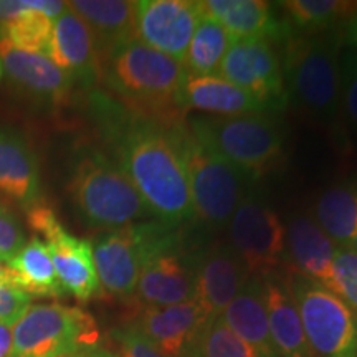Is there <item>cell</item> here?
<instances>
[{
  "label": "cell",
  "instance_id": "obj_29",
  "mask_svg": "<svg viewBox=\"0 0 357 357\" xmlns=\"http://www.w3.org/2000/svg\"><path fill=\"white\" fill-rule=\"evenodd\" d=\"M278 6L287 15L289 29L294 26L301 33L337 29L357 10V2L344 0H287Z\"/></svg>",
  "mask_w": 357,
  "mask_h": 357
},
{
  "label": "cell",
  "instance_id": "obj_13",
  "mask_svg": "<svg viewBox=\"0 0 357 357\" xmlns=\"http://www.w3.org/2000/svg\"><path fill=\"white\" fill-rule=\"evenodd\" d=\"M197 255L181 245L177 227L147 257L137 280L136 296L144 306H171L195 298Z\"/></svg>",
  "mask_w": 357,
  "mask_h": 357
},
{
  "label": "cell",
  "instance_id": "obj_17",
  "mask_svg": "<svg viewBox=\"0 0 357 357\" xmlns=\"http://www.w3.org/2000/svg\"><path fill=\"white\" fill-rule=\"evenodd\" d=\"M47 56L60 66L73 83L91 88L101 82V58L95 37L88 25L68 6L53 22Z\"/></svg>",
  "mask_w": 357,
  "mask_h": 357
},
{
  "label": "cell",
  "instance_id": "obj_14",
  "mask_svg": "<svg viewBox=\"0 0 357 357\" xmlns=\"http://www.w3.org/2000/svg\"><path fill=\"white\" fill-rule=\"evenodd\" d=\"M195 0H141L136 2V37L177 61H184L200 19Z\"/></svg>",
  "mask_w": 357,
  "mask_h": 357
},
{
  "label": "cell",
  "instance_id": "obj_30",
  "mask_svg": "<svg viewBox=\"0 0 357 357\" xmlns=\"http://www.w3.org/2000/svg\"><path fill=\"white\" fill-rule=\"evenodd\" d=\"M53 19L35 8V0H29V8L17 13L3 26L2 37L19 50L47 56L52 42Z\"/></svg>",
  "mask_w": 357,
  "mask_h": 357
},
{
  "label": "cell",
  "instance_id": "obj_5",
  "mask_svg": "<svg viewBox=\"0 0 357 357\" xmlns=\"http://www.w3.org/2000/svg\"><path fill=\"white\" fill-rule=\"evenodd\" d=\"M172 129L189 178L195 217L217 229L229 225L236 207L253 190L255 177L204 144L184 121Z\"/></svg>",
  "mask_w": 357,
  "mask_h": 357
},
{
  "label": "cell",
  "instance_id": "obj_7",
  "mask_svg": "<svg viewBox=\"0 0 357 357\" xmlns=\"http://www.w3.org/2000/svg\"><path fill=\"white\" fill-rule=\"evenodd\" d=\"M314 357H357V316L337 294L318 281L284 270Z\"/></svg>",
  "mask_w": 357,
  "mask_h": 357
},
{
  "label": "cell",
  "instance_id": "obj_25",
  "mask_svg": "<svg viewBox=\"0 0 357 357\" xmlns=\"http://www.w3.org/2000/svg\"><path fill=\"white\" fill-rule=\"evenodd\" d=\"M227 326L260 357H278L268 328V314L261 276L252 275L234 301L222 312Z\"/></svg>",
  "mask_w": 357,
  "mask_h": 357
},
{
  "label": "cell",
  "instance_id": "obj_42",
  "mask_svg": "<svg viewBox=\"0 0 357 357\" xmlns=\"http://www.w3.org/2000/svg\"><path fill=\"white\" fill-rule=\"evenodd\" d=\"M351 248L354 250V252H357V234H356V236H354V242H352V245H351Z\"/></svg>",
  "mask_w": 357,
  "mask_h": 357
},
{
  "label": "cell",
  "instance_id": "obj_27",
  "mask_svg": "<svg viewBox=\"0 0 357 357\" xmlns=\"http://www.w3.org/2000/svg\"><path fill=\"white\" fill-rule=\"evenodd\" d=\"M12 270L13 287L24 289L30 296L58 298L65 294L58 280L55 266L47 243L40 238H32L20 253L7 263Z\"/></svg>",
  "mask_w": 357,
  "mask_h": 357
},
{
  "label": "cell",
  "instance_id": "obj_23",
  "mask_svg": "<svg viewBox=\"0 0 357 357\" xmlns=\"http://www.w3.org/2000/svg\"><path fill=\"white\" fill-rule=\"evenodd\" d=\"M0 192L32 207L40 199L38 162L32 147L10 128L0 126Z\"/></svg>",
  "mask_w": 357,
  "mask_h": 357
},
{
  "label": "cell",
  "instance_id": "obj_2",
  "mask_svg": "<svg viewBox=\"0 0 357 357\" xmlns=\"http://www.w3.org/2000/svg\"><path fill=\"white\" fill-rule=\"evenodd\" d=\"M184 63L132 40L101 61V79L129 111L164 126L182 123Z\"/></svg>",
  "mask_w": 357,
  "mask_h": 357
},
{
  "label": "cell",
  "instance_id": "obj_10",
  "mask_svg": "<svg viewBox=\"0 0 357 357\" xmlns=\"http://www.w3.org/2000/svg\"><path fill=\"white\" fill-rule=\"evenodd\" d=\"M287 229L270 204L252 190L229 222V245L250 275H266L284 266Z\"/></svg>",
  "mask_w": 357,
  "mask_h": 357
},
{
  "label": "cell",
  "instance_id": "obj_40",
  "mask_svg": "<svg viewBox=\"0 0 357 357\" xmlns=\"http://www.w3.org/2000/svg\"><path fill=\"white\" fill-rule=\"evenodd\" d=\"M12 341L13 337L10 326L0 323V357H10Z\"/></svg>",
  "mask_w": 357,
  "mask_h": 357
},
{
  "label": "cell",
  "instance_id": "obj_36",
  "mask_svg": "<svg viewBox=\"0 0 357 357\" xmlns=\"http://www.w3.org/2000/svg\"><path fill=\"white\" fill-rule=\"evenodd\" d=\"M30 306L32 296L29 293L10 284H0V323L15 326Z\"/></svg>",
  "mask_w": 357,
  "mask_h": 357
},
{
  "label": "cell",
  "instance_id": "obj_35",
  "mask_svg": "<svg viewBox=\"0 0 357 357\" xmlns=\"http://www.w3.org/2000/svg\"><path fill=\"white\" fill-rule=\"evenodd\" d=\"M25 234L15 215L0 202V260L12 261L25 247Z\"/></svg>",
  "mask_w": 357,
  "mask_h": 357
},
{
  "label": "cell",
  "instance_id": "obj_4",
  "mask_svg": "<svg viewBox=\"0 0 357 357\" xmlns=\"http://www.w3.org/2000/svg\"><path fill=\"white\" fill-rule=\"evenodd\" d=\"M68 194L83 220L95 229L109 231L153 217L123 169L98 149L75 154Z\"/></svg>",
  "mask_w": 357,
  "mask_h": 357
},
{
  "label": "cell",
  "instance_id": "obj_15",
  "mask_svg": "<svg viewBox=\"0 0 357 357\" xmlns=\"http://www.w3.org/2000/svg\"><path fill=\"white\" fill-rule=\"evenodd\" d=\"M0 63L17 91L40 106L56 108L70 98L73 79L48 56L29 53L0 38Z\"/></svg>",
  "mask_w": 357,
  "mask_h": 357
},
{
  "label": "cell",
  "instance_id": "obj_37",
  "mask_svg": "<svg viewBox=\"0 0 357 357\" xmlns=\"http://www.w3.org/2000/svg\"><path fill=\"white\" fill-rule=\"evenodd\" d=\"M25 8H29V0H0V37L7 22Z\"/></svg>",
  "mask_w": 357,
  "mask_h": 357
},
{
  "label": "cell",
  "instance_id": "obj_33",
  "mask_svg": "<svg viewBox=\"0 0 357 357\" xmlns=\"http://www.w3.org/2000/svg\"><path fill=\"white\" fill-rule=\"evenodd\" d=\"M341 68V111L357 126V52L344 48L339 60Z\"/></svg>",
  "mask_w": 357,
  "mask_h": 357
},
{
  "label": "cell",
  "instance_id": "obj_21",
  "mask_svg": "<svg viewBox=\"0 0 357 357\" xmlns=\"http://www.w3.org/2000/svg\"><path fill=\"white\" fill-rule=\"evenodd\" d=\"M204 15L218 22L234 38H287L291 29L263 0H204Z\"/></svg>",
  "mask_w": 357,
  "mask_h": 357
},
{
  "label": "cell",
  "instance_id": "obj_9",
  "mask_svg": "<svg viewBox=\"0 0 357 357\" xmlns=\"http://www.w3.org/2000/svg\"><path fill=\"white\" fill-rule=\"evenodd\" d=\"M172 229L167 223L149 220L98 236L93 247V260L101 287L118 298H131L136 293L147 257Z\"/></svg>",
  "mask_w": 357,
  "mask_h": 357
},
{
  "label": "cell",
  "instance_id": "obj_16",
  "mask_svg": "<svg viewBox=\"0 0 357 357\" xmlns=\"http://www.w3.org/2000/svg\"><path fill=\"white\" fill-rule=\"evenodd\" d=\"M247 266L227 245H212L197 255L195 298L208 318L222 316L250 278Z\"/></svg>",
  "mask_w": 357,
  "mask_h": 357
},
{
  "label": "cell",
  "instance_id": "obj_39",
  "mask_svg": "<svg viewBox=\"0 0 357 357\" xmlns=\"http://www.w3.org/2000/svg\"><path fill=\"white\" fill-rule=\"evenodd\" d=\"M63 357H119V356L100 344H91V346L79 347V349L70 352V354H66Z\"/></svg>",
  "mask_w": 357,
  "mask_h": 357
},
{
  "label": "cell",
  "instance_id": "obj_24",
  "mask_svg": "<svg viewBox=\"0 0 357 357\" xmlns=\"http://www.w3.org/2000/svg\"><path fill=\"white\" fill-rule=\"evenodd\" d=\"M181 102L184 109L202 111L217 118L265 113L260 102L253 100L247 91L218 75L213 77L187 75L181 89Z\"/></svg>",
  "mask_w": 357,
  "mask_h": 357
},
{
  "label": "cell",
  "instance_id": "obj_8",
  "mask_svg": "<svg viewBox=\"0 0 357 357\" xmlns=\"http://www.w3.org/2000/svg\"><path fill=\"white\" fill-rule=\"evenodd\" d=\"M10 357H63L83 346L98 344L95 319L78 307L30 306L12 331Z\"/></svg>",
  "mask_w": 357,
  "mask_h": 357
},
{
  "label": "cell",
  "instance_id": "obj_20",
  "mask_svg": "<svg viewBox=\"0 0 357 357\" xmlns=\"http://www.w3.org/2000/svg\"><path fill=\"white\" fill-rule=\"evenodd\" d=\"M268 328L278 357H314L307 346L300 312L284 273L278 270L261 275Z\"/></svg>",
  "mask_w": 357,
  "mask_h": 357
},
{
  "label": "cell",
  "instance_id": "obj_12",
  "mask_svg": "<svg viewBox=\"0 0 357 357\" xmlns=\"http://www.w3.org/2000/svg\"><path fill=\"white\" fill-rule=\"evenodd\" d=\"M26 217L30 229L43 235L63 291L79 301L96 296L101 284L93 260L91 243L65 230L47 205H32L26 211Z\"/></svg>",
  "mask_w": 357,
  "mask_h": 357
},
{
  "label": "cell",
  "instance_id": "obj_3",
  "mask_svg": "<svg viewBox=\"0 0 357 357\" xmlns=\"http://www.w3.org/2000/svg\"><path fill=\"white\" fill-rule=\"evenodd\" d=\"M341 30L287 37L283 77L288 100L321 121H334L341 113Z\"/></svg>",
  "mask_w": 357,
  "mask_h": 357
},
{
  "label": "cell",
  "instance_id": "obj_11",
  "mask_svg": "<svg viewBox=\"0 0 357 357\" xmlns=\"http://www.w3.org/2000/svg\"><path fill=\"white\" fill-rule=\"evenodd\" d=\"M218 77L247 91L265 113L283 109L288 102L283 66L270 40L234 38Z\"/></svg>",
  "mask_w": 357,
  "mask_h": 357
},
{
  "label": "cell",
  "instance_id": "obj_34",
  "mask_svg": "<svg viewBox=\"0 0 357 357\" xmlns=\"http://www.w3.org/2000/svg\"><path fill=\"white\" fill-rule=\"evenodd\" d=\"M111 336L118 344L119 357H169L132 324L114 329Z\"/></svg>",
  "mask_w": 357,
  "mask_h": 357
},
{
  "label": "cell",
  "instance_id": "obj_31",
  "mask_svg": "<svg viewBox=\"0 0 357 357\" xmlns=\"http://www.w3.org/2000/svg\"><path fill=\"white\" fill-rule=\"evenodd\" d=\"M184 357H260V354L236 336L222 316H217L205 321Z\"/></svg>",
  "mask_w": 357,
  "mask_h": 357
},
{
  "label": "cell",
  "instance_id": "obj_18",
  "mask_svg": "<svg viewBox=\"0 0 357 357\" xmlns=\"http://www.w3.org/2000/svg\"><path fill=\"white\" fill-rule=\"evenodd\" d=\"M208 319L197 301L171 306H142L132 326L169 357H184L190 342Z\"/></svg>",
  "mask_w": 357,
  "mask_h": 357
},
{
  "label": "cell",
  "instance_id": "obj_28",
  "mask_svg": "<svg viewBox=\"0 0 357 357\" xmlns=\"http://www.w3.org/2000/svg\"><path fill=\"white\" fill-rule=\"evenodd\" d=\"M231 42H234V37L218 22L204 15L195 29L189 50L182 61L185 73L192 77L218 75Z\"/></svg>",
  "mask_w": 357,
  "mask_h": 357
},
{
  "label": "cell",
  "instance_id": "obj_1",
  "mask_svg": "<svg viewBox=\"0 0 357 357\" xmlns=\"http://www.w3.org/2000/svg\"><path fill=\"white\" fill-rule=\"evenodd\" d=\"M100 113L114 162L136 187L151 215L172 227L195 218L189 178L172 126L131 111L124 113L108 100L101 101Z\"/></svg>",
  "mask_w": 357,
  "mask_h": 357
},
{
  "label": "cell",
  "instance_id": "obj_32",
  "mask_svg": "<svg viewBox=\"0 0 357 357\" xmlns=\"http://www.w3.org/2000/svg\"><path fill=\"white\" fill-rule=\"evenodd\" d=\"M329 289L357 316V252L352 248H337L333 260Z\"/></svg>",
  "mask_w": 357,
  "mask_h": 357
},
{
  "label": "cell",
  "instance_id": "obj_43",
  "mask_svg": "<svg viewBox=\"0 0 357 357\" xmlns=\"http://www.w3.org/2000/svg\"><path fill=\"white\" fill-rule=\"evenodd\" d=\"M2 73H3V68H2V63H0V78H2Z\"/></svg>",
  "mask_w": 357,
  "mask_h": 357
},
{
  "label": "cell",
  "instance_id": "obj_38",
  "mask_svg": "<svg viewBox=\"0 0 357 357\" xmlns=\"http://www.w3.org/2000/svg\"><path fill=\"white\" fill-rule=\"evenodd\" d=\"M342 45L357 52V10L344 22L341 29Z\"/></svg>",
  "mask_w": 357,
  "mask_h": 357
},
{
  "label": "cell",
  "instance_id": "obj_41",
  "mask_svg": "<svg viewBox=\"0 0 357 357\" xmlns=\"http://www.w3.org/2000/svg\"><path fill=\"white\" fill-rule=\"evenodd\" d=\"M0 284H10V287H13L12 270L2 260H0Z\"/></svg>",
  "mask_w": 357,
  "mask_h": 357
},
{
  "label": "cell",
  "instance_id": "obj_26",
  "mask_svg": "<svg viewBox=\"0 0 357 357\" xmlns=\"http://www.w3.org/2000/svg\"><path fill=\"white\" fill-rule=\"evenodd\" d=\"M312 218L337 248H351L357 234V189L333 185L316 199Z\"/></svg>",
  "mask_w": 357,
  "mask_h": 357
},
{
  "label": "cell",
  "instance_id": "obj_22",
  "mask_svg": "<svg viewBox=\"0 0 357 357\" xmlns=\"http://www.w3.org/2000/svg\"><path fill=\"white\" fill-rule=\"evenodd\" d=\"M68 7L95 37L101 61L136 37V2L128 0H73Z\"/></svg>",
  "mask_w": 357,
  "mask_h": 357
},
{
  "label": "cell",
  "instance_id": "obj_6",
  "mask_svg": "<svg viewBox=\"0 0 357 357\" xmlns=\"http://www.w3.org/2000/svg\"><path fill=\"white\" fill-rule=\"evenodd\" d=\"M187 128L223 159L257 177L283 154V137L265 113L229 116H192Z\"/></svg>",
  "mask_w": 357,
  "mask_h": 357
},
{
  "label": "cell",
  "instance_id": "obj_19",
  "mask_svg": "<svg viewBox=\"0 0 357 357\" xmlns=\"http://www.w3.org/2000/svg\"><path fill=\"white\" fill-rule=\"evenodd\" d=\"M284 240V270L318 281L329 289L336 243L321 230L310 213L289 215Z\"/></svg>",
  "mask_w": 357,
  "mask_h": 357
}]
</instances>
